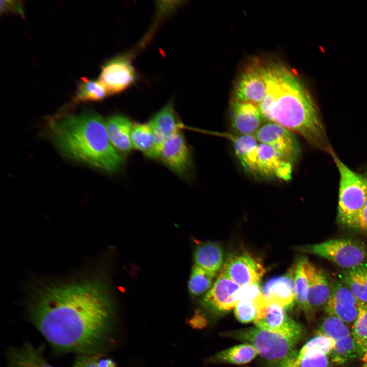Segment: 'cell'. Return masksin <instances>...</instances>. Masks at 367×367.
Wrapping results in <instances>:
<instances>
[{
    "label": "cell",
    "mask_w": 367,
    "mask_h": 367,
    "mask_svg": "<svg viewBox=\"0 0 367 367\" xmlns=\"http://www.w3.org/2000/svg\"><path fill=\"white\" fill-rule=\"evenodd\" d=\"M28 312L34 325L60 353L97 354L114 326L113 302L99 279L41 290L31 298Z\"/></svg>",
    "instance_id": "6da1fadb"
},
{
    "label": "cell",
    "mask_w": 367,
    "mask_h": 367,
    "mask_svg": "<svg viewBox=\"0 0 367 367\" xmlns=\"http://www.w3.org/2000/svg\"><path fill=\"white\" fill-rule=\"evenodd\" d=\"M260 67L267 89L258 108L264 119L299 134L312 146L330 153L332 149L319 111L298 76L280 64Z\"/></svg>",
    "instance_id": "7a4b0ae2"
},
{
    "label": "cell",
    "mask_w": 367,
    "mask_h": 367,
    "mask_svg": "<svg viewBox=\"0 0 367 367\" xmlns=\"http://www.w3.org/2000/svg\"><path fill=\"white\" fill-rule=\"evenodd\" d=\"M55 146L67 156L109 173L119 171L123 155L112 145L106 122L99 115L85 112L68 114L48 124Z\"/></svg>",
    "instance_id": "3957f363"
},
{
    "label": "cell",
    "mask_w": 367,
    "mask_h": 367,
    "mask_svg": "<svg viewBox=\"0 0 367 367\" xmlns=\"http://www.w3.org/2000/svg\"><path fill=\"white\" fill-rule=\"evenodd\" d=\"M220 334L252 345L268 367H288L298 353L295 347L299 341L256 327L226 331Z\"/></svg>",
    "instance_id": "277c9868"
},
{
    "label": "cell",
    "mask_w": 367,
    "mask_h": 367,
    "mask_svg": "<svg viewBox=\"0 0 367 367\" xmlns=\"http://www.w3.org/2000/svg\"><path fill=\"white\" fill-rule=\"evenodd\" d=\"M330 153L339 174L338 221L344 225L355 228L367 199V176L350 169L333 150Z\"/></svg>",
    "instance_id": "5b68a950"
},
{
    "label": "cell",
    "mask_w": 367,
    "mask_h": 367,
    "mask_svg": "<svg viewBox=\"0 0 367 367\" xmlns=\"http://www.w3.org/2000/svg\"><path fill=\"white\" fill-rule=\"evenodd\" d=\"M297 249L325 258L347 270L365 264L367 259L364 247L349 239L329 240L318 244L298 246Z\"/></svg>",
    "instance_id": "8992f818"
},
{
    "label": "cell",
    "mask_w": 367,
    "mask_h": 367,
    "mask_svg": "<svg viewBox=\"0 0 367 367\" xmlns=\"http://www.w3.org/2000/svg\"><path fill=\"white\" fill-rule=\"evenodd\" d=\"M285 309L264 297L258 304L254 324L259 328L299 341L303 334V328L299 323L287 316Z\"/></svg>",
    "instance_id": "52a82bcc"
},
{
    "label": "cell",
    "mask_w": 367,
    "mask_h": 367,
    "mask_svg": "<svg viewBox=\"0 0 367 367\" xmlns=\"http://www.w3.org/2000/svg\"><path fill=\"white\" fill-rule=\"evenodd\" d=\"M158 159L179 177L188 179L191 177L194 168L192 152L180 130L165 141Z\"/></svg>",
    "instance_id": "ba28073f"
},
{
    "label": "cell",
    "mask_w": 367,
    "mask_h": 367,
    "mask_svg": "<svg viewBox=\"0 0 367 367\" xmlns=\"http://www.w3.org/2000/svg\"><path fill=\"white\" fill-rule=\"evenodd\" d=\"M242 286L220 272L216 281L201 300V305L215 314L234 309L240 300Z\"/></svg>",
    "instance_id": "9c48e42d"
},
{
    "label": "cell",
    "mask_w": 367,
    "mask_h": 367,
    "mask_svg": "<svg viewBox=\"0 0 367 367\" xmlns=\"http://www.w3.org/2000/svg\"><path fill=\"white\" fill-rule=\"evenodd\" d=\"M136 78V72L130 56H118L107 62L102 66L98 81L107 90L109 95L122 92Z\"/></svg>",
    "instance_id": "30bf717a"
},
{
    "label": "cell",
    "mask_w": 367,
    "mask_h": 367,
    "mask_svg": "<svg viewBox=\"0 0 367 367\" xmlns=\"http://www.w3.org/2000/svg\"><path fill=\"white\" fill-rule=\"evenodd\" d=\"M291 131L273 122H268L254 135L260 143L266 144L280 153L292 163L300 154L298 141Z\"/></svg>",
    "instance_id": "8fae6325"
},
{
    "label": "cell",
    "mask_w": 367,
    "mask_h": 367,
    "mask_svg": "<svg viewBox=\"0 0 367 367\" xmlns=\"http://www.w3.org/2000/svg\"><path fill=\"white\" fill-rule=\"evenodd\" d=\"M221 272L243 286L258 283L265 273V269L256 258L247 253H243L228 257Z\"/></svg>",
    "instance_id": "7c38bea8"
},
{
    "label": "cell",
    "mask_w": 367,
    "mask_h": 367,
    "mask_svg": "<svg viewBox=\"0 0 367 367\" xmlns=\"http://www.w3.org/2000/svg\"><path fill=\"white\" fill-rule=\"evenodd\" d=\"M331 288V295L325 305L326 312L346 324H353L358 318L361 302L343 282H336Z\"/></svg>",
    "instance_id": "4fadbf2b"
},
{
    "label": "cell",
    "mask_w": 367,
    "mask_h": 367,
    "mask_svg": "<svg viewBox=\"0 0 367 367\" xmlns=\"http://www.w3.org/2000/svg\"><path fill=\"white\" fill-rule=\"evenodd\" d=\"M266 89L260 65L253 64L249 66L238 79L233 99L258 107L266 96Z\"/></svg>",
    "instance_id": "5bb4252c"
},
{
    "label": "cell",
    "mask_w": 367,
    "mask_h": 367,
    "mask_svg": "<svg viewBox=\"0 0 367 367\" xmlns=\"http://www.w3.org/2000/svg\"><path fill=\"white\" fill-rule=\"evenodd\" d=\"M292 164L270 146L258 144L257 175L289 180L292 176Z\"/></svg>",
    "instance_id": "9a60e30c"
},
{
    "label": "cell",
    "mask_w": 367,
    "mask_h": 367,
    "mask_svg": "<svg viewBox=\"0 0 367 367\" xmlns=\"http://www.w3.org/2000/svg\"><path fill=\"white\" fill-rule=\"evenodd\" d=\"M230 110L231 126L238 135H254L263 125L265 120L253 104L233 99Z\"/></svg>",
    "instance_id": "2e32d148"
},
{
    "label": "cell",
    "mask_w": 367,
    "mask_h": 367,
    "mask_svg": "<svg viewBox=\"0 0 367 367\" xmlns=\"http://www.w3.org/2000/svg\"><path fill=\"white\" fill-rule=\"evenodd\" d=\"M148 123L154 135V159L156 160L165 141L169 137L180 131L182 124L176 114L171 101L156 112Z\"/></svg>",
    "instance_id": "e0dca14e"
},
{
    "label": "cell",
    "mask_w": 367,
    "mask_h": 367,
    "mask_svg": "<svg viewBox=\"0 0 367 367\" xmlns=\"http://www.w3.org/2000/svg\"><path fill=\"white\" fill-rule=\"evenodd\" d=\"M261 291L266 300L275 302L285 309L292 308L296 297L293 268L283 275L268 280Z\"/></svg>",
    "instance_id": "ac0fdd59"
},
{
    "label": "cell",
    "mask_w": 367,
    "mask_h": 367,
    "mask_svg": "<svg viewBox=\"0 0 367 367\" xmlns=\"http://www.w3.org/2000/svg\"><path fill=\"white\" fill-rule=\"evenodd\" d=\"M304 268L308 283L307 311L325 306L331 293V285L321 270L304 258Z\"/></svg>",
    "instance_id": "d6986e66"
},
{
    "label": "cell",
    "mask_w": 367,
    "mask_h": 367,
    "mask_svg": "<svg viewBox=\"0 0 367 367\" xmlns=\"http://www.w3.org/2000/svg\"><path fill=\"white\" fill-rule=\"evenodd\" d=\"M232 144L236 156L247 172L257 175L258 141L254 135H233L224 133Z\"/></svg>",
    "instance_id": "ffe728a7"
},
{
    "label": "cell",
    "mask_w": 367,
    "mask_h": 367,
    "mask_svg": "<svg viewBox=\"0 0 367 367\" xmlns=\"http://www.w3.org/2000/svg\"><path fill=\"white\" fill-rule=\"evenodd\" d=\"M109 140L115 149L122 155L128 154L132 150L130 139L133 123L126 116L115 115L106 121Z\"/></svg>",
    "instance_id": "44dd1931"
},
{
    "label": "cell",
    "mask_w": 367,
    "mask_h": 367,
    "mask_svg": "<svg viewBox=\"0 0 367 367\" xmlns=\"http://www.w3.org/2000/svg\"><path fill=\"white\" fill-rule=\"evenodd\" d=\"M7 356V367H54L44 358L43 347L28 342L19 347L10 348Z\"/></svg>",
    "instance_id": "7402d4cb"
},
{
    "label": "cell",
    "mask_w": 367,
    "mask_h": 367,
    "mask_svg": "<svg viewBox=\"0 0 367 367\" xmlns=\"http://www.w3.org/2000/svg\"><path fill=\"white\" fill-rule=\"evenodd\" d=\"M195 265L216 276L224 263L223 251L216 242L207 241L197 244L193 252Z\"/></svg>",
    "instance_id": "603a6c76"
},
{
    "label": "cell",
    "mask_w": 367,
    "mask_h": 367,
    "mask_svg": "<svg viewBox=\"0 0 367 367\" xmlns=\"http://www.w3.org/2000/svg\"><path fill=\"white\" fill-rule=\"evenodd\" d=\"M258 355L255 349L248 344H240L220 351L208 358V361L215 363L246 364Z\"/></svg>",
    "instance_id": "cb8c5ba5"
},
{
    "label": "cell",
    "mask_w": 367,
    "mask_h": 367,
    "mask_svg": "<svg viewBox=\"0 0 367 367\" xmlns=\"http://www.w3.org/2000/svg\"><path fill=\"white\" fill-rule=\"evenodd\" d=\"M340 278L360 302L367 303V264L344 271Z\"/></svg>",
    "instance_id": "d4e9b609"
},
{
    "label": "cell",
    "mask_w": 367,
    "mask_h": 367,
    "mask_svg": "<svg viewBox=\"0 0 367 367\" xmlns=\"http://www.w3.org/2000/svg\"><path fill=\"white\" fill-rule=\"evenodd\" d=\"M130 139L133 148L141 151L148 158L154 159L155 138L148 122L133 123Z\"/></svg>",
    "instance_id": "484cf974"
},
{
    "label": "cell",
    "mask_w": 367,
    "mask_h": 367,
    "mask_svg": "<svg viewBox=\"0 0 367 367\" xmlns=\"http://www.w3.org/2000/svg\"><path fill=\"white\" fill-rule=\"evenodd\" d=\"M351 335L357 347L358 357L367 361V303L360 304L357 319L352 327Z\"/></svg>",
    "instance_id": "4316f807"
},
{
    "label": "cell",
    "mask_w": 367,
    "mask_h": 367,
    "mask_svg": "<svg viewBox=\"0 0 367 367\" xmlns=\"http://www.w3.org/2000/svg\"><path fill=\"white\" fill-rule=\"evenodd\" d=\"M108 95L107 90L98 80L82 77L74 100L76 102L98 101Z\"/></svg>",
    "instance_id": "83f0119b"
},
{
    "label": "cell",
    "mask_w": 367,
    "mask_h": 367,
    "mask_svg": "<svg viewBox=\"0 0 367 367\" xmlns=\"http://www.w3.org/2000/svg\"><path fill=\"white\" fill-rule=\"evenodd\" d=\"M296 291V302L303 310L307 311L308 283L304 268V257L297 261L293 267Z\"/></svg>",
    "instance_id": "f1b7e54d"
},
{
    "label": "cell",
    "mask_w": 367,
    "mask_h": 367,
    "mask_svg": "<svg viewBox=\"0 0 367 367\" xmlns=\"http://www.w3.org/2000/svg\"><path fill=\"white\" fill-rule=\"evenodd\" d=\"M215 276L194 264L188 280L190 294L193 296H198L209 291L212 286Z\"/></svg>",
    "instance_id": "f546056e"
},
{
    "label": "cell",
    "mask_w": 367,
    "mask_h": 367,
    "mask_svg": "<svg viewBox=\"0 0 367 367\" xmlns=\"http://www.w3.org/2000/svg\"><path fill=\"white\" fill-rule=\"evenodd\" d=\"M331 360L337 364H343L358 357L356 346L352 335L335 342V346L330 353Z\"/></svg>",
    "instance_id": "4dcf8cb0"
},
{
    "label": "cell",
    "mask_w": 367,
    "mask_h": 367,
    "mask_svg": "<svg viewBox=\"0 0 367 367\" xmlns=\"http://www.w3.org/2000/svg\"><path fill=\"white\" fill-rule=\"evenodd\" d=\"M317 331L318 334L327 335L335 342L351 334L345 323L336 317L329 314L323 319Z\"/></svg>",
    "instance_id": "1f68e13d"
},
{
    "label": "cell",
    "mask_w": 367,
    "mask_h": 367,
    "mask_svg": "<svg viewBox=\"0 0 367 367\" xmlns=\"http://www.w3.org/2000/svg\"><path fill=\"white\" fill-rule=\"evenodd\" d=\"M335 346V341L331 337L322 334L311 338L298 351L300 355L329 354Z\"/></svg>",
    "instance_id": "d6a6232c"
},
{
    "label": "cell",
    "mask_w": 367,
    "mask_h": 367,
    "mask_svg": "<svg viewBox=\"0 0 367 367\" xmlns=\"http://www.w3.org/2000/svg\"><path fill=\"white\" fill-rule=\"evenodd\" d=\"M264 296L258 299L241 298L234 308V313L237 320L242 323L254 321L258 310L259 302Z\"/></svg>",
    "instance_id": "836d02e7"
},
{
    "label": "cell",
    "mask_w": 367,
    "mask_h": 367,
    "mask_svg": "<svg viewBox=\"0 0 367 367\" xmlns=\"http://www.w3.org/2000/svg\"><path fill=\"white\" fill-rule=\"evenodd\" d=\"M329 360L327 355H299L288 367H328Z\"/></svg>",
    "instance_id": "e575fe53"
},
{
    "label": "cell",
    "mask_w": 367,
    "mask_h": 367,
    "mask_svg": "<svg viewBox=\"0 0 367 367\" xmlns=\"http://www.w3.org/2000/svg\"><path fill=\"white\" fill-rule=\"evenodd\" d=\"M96 355L97 354H81L71 367H97L99 357Z\"/></svg>",
    "instance_id": "d590c367"
},
{
    "label": "cell",
    "mask_w": 367,
    "mask_h": 367,
    "mask_svg": "<svg viewBox=\"0 0 367 367\" xmlns=\"http://www.w3.org/2000/svg\"><path fill=\"white\" fill-rule=\"evenodd\" d=\"M1 13H13L24 16V11L19 1H2L1 2Z\"/></svg>",
    "instance_id": "8d00e7d4"
},
{
    "label": "cell",
    "mask_w": 367,
    "mask_h": 367,
    "mask_svg": "<svg viewBox=\"0 0 367 367\" xmlns=\"http://www.w3.org/2000/svg\"><path fill=\"white\" fill-rule=\"evenodd\" d=\"M355 228L367 232V199L362 210Z\"/></svg>",
    "instance_id": "74e56055"
},
{
    "label": "cell",
    "mask_w": 367,
    "mask_h": 367,
    "mask_svg": "<svg viewBox=\"0 0 367 367\" xmlns=\"http://www.w3.org/2000/svg\"><path fill=\"white\" fill-rule=\"evenodd\" d=\"M97 367H116V364L111 359H99L97 362Z\"/></svg>",
    "instance_id": "f35d334b"
},
{
    "label": "cell",
    "mask_w": 367,
    "mask_h": 367,
    "mask_svg": "<svg viewBox=\"0 0 367 367\" xmlns=\"http://www.w3.org/2000/svg\"><path fill=\"white\" fill-rule=\"evenodd\" d=\"M361 367H367V361L364 362V363L363 364V365Z\"/></svg>",
    "instance_id": "ab89813d"
},
{
    "label": "cell",
    "mask_w": 367,
    "mask_h": 367,
    "mask_svg": "<svg viewBox=\"0 0 367 367\" xmlns=\"http://www.w3.org/2000/svg\"><path fill=\"white\" fill-rule=\"evenodd\" d=\"M367 176V175H366Z\"/></svg>",
    "instance_id": "60d3db41"
}]
</instances>
